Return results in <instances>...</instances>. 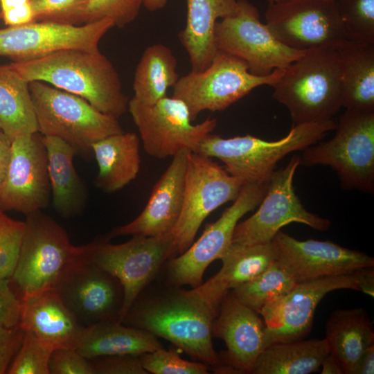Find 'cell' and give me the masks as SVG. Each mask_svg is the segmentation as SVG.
Returning a JSON list of instances; mask_svg holds the SVG:
<instances>
[{
	"instance_id": "1",
	"label": "cell",
	"mask_w": 374,
	"mask_h": 374,
	"mask_svg": "<svg viewBox=\"0 0 374 374\" xmlns=\"http://www.w3.org/2000/svg\"><path fill=\"white\" fill-rule=\"evenodd\" d=\"M150 288L136 297L121 323L169 341L214 370L220 361L211 328L218 311L193 288L186 290L166 283L163 287Z\"/></svg>"
},
{
	"instance_id": "2",
	"label": "cell",
	"mask_w": 374,
	"mask_h": 374,
	"mask_svg": "<svg viewBox=\"0 0 374 374\" xmlns=\"http://www.w3.org/2000/svg\"><path fill=\"white\" fill-rule=\"evenodd\" d=\"M11 66L27 82L41 81L78 96L118 118L128 109L118 73L99 50L66 49Z\"/></svg>"
},
{
	"instance_id": "3",
	"label": "cell",
	"mask_w": 374,
	"mask_h": 374,
	"mask_svg": "<svg viewBox=\"0 0 374 374\" xmlns=\"http://www.w3.org/2000/svg\"><path fill=\"white\" fill-rule=\"evenodd\" d=\"M273 98L288 109L292 126L332 119L342 107L341 65L336 47L305 50L285 69Z\"/></svg>"
},
{
	"instance_id": "4",
	"label": "cell",
	"mask_w": 374,
	"mask_h": 374,
	"mask_svg": "<svg viewBox=\"0 0 374 374\" xmlns=\"http://www.w3.org/2000/svg\"><path fill=\"white\" fill-rule=\"evenodd\" d=\"M335 127L332 119L299 124L292 126L285 136L273 141L249 134L224 139L210 134L196 152L222 161L226 170L244 185L269 179L285 156L314 145Z\"/></svg>"
},
{
	"instance_id": "5",
	"label": "cell",
	"mask_w": 374,
	"mask_h": 374,
	"mask_svg": "<svg viewBox=\"0 0 374 374\" xmlns=\"http://www.w3.org/2000/svg\"><path fill=\"white\" fill-rule=\"evenodd\" d=\"M29 89L38 132L66 141L78 152L91 151L96 142L124 132L118 118L78 96L41 81L30 82Z\"/></svg>"
},
{
	"instance_id": "6",
	"label": "cell",
	"mask_w": 374,
	"mask_h": 374,
	"mask_svg": "<svg viewBox=\"0 0 374 374\" xmlns=\"http://www.w3.org/2000/svg\"><path fill=\"white\" fill-rule=\"evenodd\" d=\"M26 216L19 260L9 279L20 301L53 290L79 252L64 229L50 216L42 211Z\"/></svg>"
},
{
	"instance_id": "7",
	"label": "cell",
	"mask_w": 374,
	"mask_h": 374,
	"mask_svg": "<svg viewBox=\"0 0 374 374\" xmlns=\"http://www.w3.org/2000/svg\"><path fill=\"white\" fill-rule=\"evenodd\" d=\"M343 289L373 296V268L297 283L287 293L265 305L258 314L265 326V348L273 344L300 340L308 335L319 303L329 292Z\"/></svg>"
},
{
	"instance_id": "8",
	"label": "cell",
	"mask_w": 374,
	"mask_h": 374,
	"mask_svg": "<svg viewBox=\"0 0 374 374\" xmlns=\"http://www.w3.org/2000/svg\"><path fill=\"white\" fill-rule=\"evenodd\" d=\"M330 140L310 145L301 157L305 166H330L342 188L374 191V112L346 109Z\"/></svg>"
},
{
	"instance_id": "9",
	"label": "cell",
	"mask_w": 374,
	"mask_h": 374,
	"mask_svg": "<svg viewBox=\"0 0 374 374\" xmlns=\"http://www.w3.org/2000/svg\"><path fill=\"white\" fill-rule=\"evenodd\" d=\"M171 231L156 236L133 235L122 244L95 240L79 246V254L116 278L123 286L121 322L140 293L155 280L175 257Z\"/></svg>"
},
{
	"instance_id": "10",
	"label": "cell",
	"mask_w": 374,
	"mask_h": 374,
	"mask_svg": "<svg viewBox=\"0 0 374 374\" xmlns=\"http://www.w3.org/2000/svg\"><path fill=\"white\" fill-rule=\"evenodd\" d=\"M284 71L276 69L265 76L255 75L242 60L218 51L206 69L179 77L172 96L186 104L193 121L203 111L224 110L256 87H273Z\"/></svg>"
},
{
	"instance_id": "11",
	"label": "cell",
	"mask_w": 374,
	"mask_h": 374,
	"mask_svg": "<svg viewBox=\"0 0 374 374\" xmlns=\"http://www.w3.org/2000/svg\"><path fill=\"white\" fill-rule=\"evenodd\" d=\"M269 179L243 185L237 198L215 222L206 225L201 236L181 254L165 263L166 284L195 288L202 283L208 266L220 259L232 242L239 220L254 210L264 197Z\"/></svg>"
},
{
	"instance_id": "12",
	"label": "cell",
	"mask_w": 374,
	"mask_h": 374,
	"mask_svg": "<svg viewBox=\"0 0 374 374\" xmlns=\"http://www.w3.org/2000/svg\"><path fill=\"white\" fill-rule=\"evenodd\" d=\"M215 41L218 51L242 60L249 71L258 76L285 69L305 51L276 39L260 21L257 8L247 0H238L236 12L216 22Z\"/></svg>"
},
{
	"instance_id": "13",
	"label": "cell",
	"mask_w": 374,
	"mask_h": 374,
	"mask_svg": "<svg viewBox=\"0 0 374 374\" xmlns=\"http://www.w3.org/2000/svg\"><path fill=\"white\" fill-rule=\"evenodd\" d=\"M243 185L212 158L190 152L182 208L171 231L175 257L191 245L202 222L213 211L237 198Z\"/></svg>"
},
{
	"instance_id": "14",
	"label": "cell",
	"mask_w": 374,
	"mask_h": 374,
	"mask_svg": "<svg viewBox=\"0 0 374 374\" xmlns=\"http://www.w3.org/2000/svg\"><path fill=\"white\" fill-rule=\"evenodd\" d=\"M140 134L145 152L157 159L173 157L181 149L196 152L203 139L217 126L215 118L191 123L188 108L180 99L168 96L153 105L132 98L127 109Z\"/></svg>"
},
{
	"instance_id": "15",
	"label": "cell",
	"mask_w": 374,
	"mask_h": 374,
	"mask_svg": "<svg viewBox=\"0 0 374 374\" xmlns=\"http://www.w3.org/2000/svg\"><path fill=\"white\" fill-rule=\"evenodd\" d=\"M301 164L300 156L294 155L285 167L271 174L259 208L237 224L231 243L251 245L270 242L282 227L292 222L321 231L330 227L329 220L309 212L295 193L293 180Z\"/></svg>"
},
{
	"instance_id": "16",
	"label": "cell",
	"mask_w": 374,
	"mask_h": 374,
	"mask_svg": "<svg viewBox=\"0 0 374 374\" xmlns=\"http://www.w3.org/2000/svg\"><path fill=\"white\" fill-rule=\"evenodd\" d=\"M53 290L84 328L105 322H121L124 301L122 285L116 278L82 258L79 252Z\"/></svg>"
},
{
	"instance_id": "17",
	"label": "cell",
	"mask_w": 374,
	"mask_h": 374,
	"mask_svg": "<svg viewBox=\"0 0 374 374\" xmlns=\"http://www.w3.org/2000/svg\"><path fill=\"white\" fill-rule=\"evenodd\" d=\"M265 17L275 37L296 50L337 47L346 40L336 0L269 3Z\"/></svg>"
},
{
	"instance_id": "18",
	"label": "cell",
	"mask_w": 374,
	"mask_h": 374,
	"mask_svg": "<svg viewBox=\"0 0 374 374\" xmlns=\"http://www.w3.org/2000/svg\"><path fill=\"white\" fill-rule=\"evenodd\" d=\"M111 19L75 26L33 21L0 28V56L26 62L66 49L98 51L102 37L112 27Z\"/></svg>"
},
{
	"instance_id": "19",
	"label": "cell",
	"mask_w": 374,
	"mask_h": 374,
	"mask_svg": "<svg viewBox=\"0 0 374 374\" xmlns=\"http://www.w3.org/2000/svg\"><path fill=\"white\" fill-rule=\"evenodd\" d=\"M50 197L48 159L42 135L37 132L13 139L0 195V210L26 215L48 206Z\"/></svg>"
},
{
	"instance_id": "20",
	"label": "cell",
	"mask_w": 374,
	"mask_h": 374,
	"mask_svg": "<svg viewBox=\"0 0 374 374\" xmlns=\"http://www.w3.org/2000/svg\"><path fill=\"white\" fill-rule=\"evenodd\" d=\"M277 260L296 283L373 268L374 258L329 241L299 240L279 231L272 240Z\"/></svg>"
},
{
	"instance_id": "21",
	"label": "cell",
	"mask_w": 374,
	"mask_h": 374,
	"mask_svg": "<svg viewBox=\"0 0 374 374\" xmlns=\"http://www.w3.org/2000/svg\"><path fill=\"white\" fill-rule=\"evenodd\" d=\"M265 327L259 314L230 292L223 298L211 328L212 336L222 339L227 348L219 355L220 373H251L265 348Z\"/></svg>"
},
{
	"instance_id": "22",
	"label": "cell",
	"mask_w": 374,
	"mask_h": 374,
	"mask_svg": "<svg viewBox=\"0 0 374 374\" xmlns=\"http://www.w3.org/2000/svg\"><path fill=\"white\" fill-rule=\"evenodd\" d=\"M190 152L181 149L172 157L142 212L132 222L113 229L106 240L119 235L156 236L172 231L182 208Z\"/></svg>"
},
{
	"instance_id": "23",
	"label": "cell",
	"mask_w": 374,
	"mask_h": 374,
	"mask_svg": "<svg viewBox=\"0 0 374 374\" xmlns=\"http://www.w3.org/2000/svg\"><path fill=\"white\" fill-rule=\"evenodd\" d=\"M220 260V270L193 288L202 299L218 312L223 298L231 290L256 277L276 260V251L272 241L251 245L231 243Z\"/></svg>"
},
{
	"instance_id": "24",
	"label": "cell",
	"mask_w": 374,
	"mask_h": 374,
	"mask_svg": "<svg viewBox=\"0 0 374 374\" xmlns=\"http://www.w3.org/2000/svg\"><path fill=\"white\" fill-rule=\"evenodd\" d=\"M19 326L54 349H77L85 330L53 290L21 301Z\"/></svg>"
},
{
	"instance_id": "25",
	"label": "cell",
	"mask_w": 374,
	"mask_h": 374,
	"mask_svg": "<svg viewBox=\"0 0 374 374\" xmlns=\"http://www.w3.org/2000/svg\"><path fill=\"white\" fill-rule=\"evenodd\" d=\"M238 0H188L185 28L179 39L186 51L191 71L206 69L218 52L215 27L221 19L234 15Z\"/></svg>"
},
{
	"instance_id": "26",
	"label": "cell",
	"mask_w": 374,
	"mask_h": 374,
	"mask_svg": "<svg viewBox=\"0 0 374 374\" xmlns=\"http://www.w3.org/2000/svg\"><path fill=\"white\" fill-rule=\"evenodd\" d=\"M46 150L48 178L55 210L63 217L80 214L84 209L87 190L73 165L77 150L66 141L42 136Z\"/></svg>"
},
{
	"instance_id": "27",
	"label": "cell",
	"mask_w": 374,
	"mask_h": 374,
	"mask_svg": "<svg viewBox=\"0 0 374 374\" xmlns=\"http://www.w3.org/2000/svg\"><path fill=\"white\" fill-rule=\"evenodd\" d=\"M98 166L95 183L106 193L121 190L134 180L140 169V139L134 132L105 137L91 146Z\"/></svg>"
},
{
	"instance_id": "28",
	"label": "cell",
	"mask_w": 374,
	"mask_h": 374,
	"mask_svg": "<svg viewBox=\"0 0 374 374\" xmlns=\"http://www.w3.org/2000/svg\"><path fill=\"white\" fill-rule=\"evenodd\" d=\"M336 48L341 65L342 107L374 112V44L345 40Z\"/></svg>"
},
{
	"instance_id": "29",
	"label": "cell",
	"mask_w": 374,
	"mask_h": 374,
	"mask_svg": "<svg viewBox=\"0 0 374 374\" xmlns=\"http://www.w3.org/2000/svg\"><path fill=\"white\" fill-rule=\"evenodd\" d=\"M161 348L154 335L115 321L85 328L77 350L91 359L107 355H139Z\"/></svg>"
},
{
	"instance_id": "30",
	"label": "cell",
	"mask_w": 374,
	"mask_h": 374,
	"mask_svg": "<svg viewBox=\"0 0 374 374\" xmlns=\"http://www.w3.org/2000/svg\"><path fill=\"white\" fill-rule=\"evenodd\" d=\"M329 353L350 374L363 353L374 344L373 323L362 308L337 310L327 321L325 337Z\"/></svg>"
},
{
	"instance_id": "31",
	"label": "cell",
	"mask_w": 374,
	"mask_h": 374,
	"mask_svg": "<svg viewBox=\"0 0 374 374\" xmlns=\"http://www.w3.org/2000/svg\"><path fill=\"white\" fill-rule=\"evenodd\" d=\"M329 354L326 339L296 340L267 346L258 357L252 374H309L319 371Z\"/></svg>"
},
{
	"instance_id": "32",
	"label": "cell",
	"mask_w": 374,
	"mask_h": 374,
	"mask_svg": "<svg viewBox=\"0 0 374 374\" xmlns=\"http://www.w3.org/2000/svg\"><path fill=\"white\" fill-rule=\"evenodd\" d=\"M0 130L10 141L38 132L29 82L10 64H0Z\"/></svg>"
},
{
	"instance_id": "33",
	"label": "cell",
	"mask_w": 374,
	"mask_h": 374,
	"mask_svg": "<svg viewBox=\"0 0 374 374\" xmlns=\"http://www.w3.org/2000/svg\"><path fill=\"white\" fill-rule=\"evenodd\" d=\"M177 61L172 50L162 44L148 46L136 66L133 82L134 98L153 105L167 96L179 78Z\"/></svg>"
},
{
	"instance_id": "34",
	"label": "cell",
	"mask_w": 374,
	"mask_h": 374,
	"mask_svg": "<svg viewBox=\"0 0 374 374\" xmlns=\"http://www.w3.org/2000/svg\"><path fill=\"white\" fill-rule=\"evenodd\" d=\"M296 283L287 270L275 260L256 277L230 292L258 313L265 305L287 293Z\"/></svg>"
},
{
	"instance_id": "35",
	"label": "cell",
	"mask_w": 374,
	"mask_h": 374,
	"mask_svg": "<svg viewBox=\"0 0 374 374\" xmlns=\"http://www.w3.org/2000/svg\"><path fill=\"white\" fill-rule=\"evenodd\" d=\"M346 40L374 44V0H336Z\"/></svg>"
},
{
	"instance_id": "36",
	"label": "cell",
	"mask_w": 374,
	"mask_h": 374,
	"mask_svg": "<svg viewBox=\"0 0 374 374\" xmlns=\"http://www.w3.org/2000/svg\"><path fill=\"white\" fill-rule=\"evenodd\" d=\"M142 5L143 0H84L74 25L109 19L114 26L123 28L136 18Z\"/></svg>"
},
{
	"instance_id": "37",
	"label": "cell",
	"mask_w": 374,
	"mask_h": 374,
	"mask_svg": "<svg viewBox=\"0 0 374 374\" xmlns=\"http://www.w3.org/2000/svg\"><path fill=\"white\" fill-rule=\"evenodd\" d=\"M54 348L30 331L24 338L8 374H49V361Z\"/></svg>"
},
{
	"instance_id": "38",
	"label": "cell",
	"mask_w": 374,
	"mask_h": 374,
	"mask_svg": "<svg viewBox=\"0 0 374 374\" xmlns=\"http://www.w3.org/2000/svg\"><path fill=\"white\" fill-rule=\"evenodd\" d=\"M24 222L0 215V279H10L19 258Z\"/></svg>"
},
{
	"instance_id": "39",
	"label": "cell",
	"mask_w": 374,
	"mask_h": 374,
	"mask_svg": "<svg viewBox=\"0 0 374 374\" xmlns=\"http://www.w3.org/2000/svg\"><path fill=\"white\" fill-rule=\"evenodd\" d=\"M143 368L154 374H207L210 368L200 362L187 361L163 348L139 355Z\"/></svg>"
},
{
	"instance_id": "40",
	"label": "cell",
	"mask_w": 374,
	"mask_h": 374,
	"mask_svg": "<svg viewBox=\"0 0 374 374\" xmlns=\"http://www.w3.org/2000/svg\"><path fill=\"white\" fill-rule=\"evenodd\" d=\"M84 0H30L35 21L74 25Z\"/></svg>"
},
{
	"instance_id": "41",
	"label": "cell",
	"mask_w": 374,
	"mask_h": 374,
	"mask_svg": "<svg viewBox=\"0 0 374 374\" xmlns=\"http://www.w3.org/2000/svg\"><path fill=\"white\" fill-rule=\"evenodd\" d=\"M49 374H96L90 359L77 349H55L49 361Z\"/></svg>"
},
{
	"instance_id": "42",
	"label": "cell",
	"mask_w": 374,
	"mask_h": 374,
	"mask_svg": "<svg viewBox=\"0 0 374 374\" xmlns=\"http://www.w3.org/2000/svg\"><path fill=\"white\" fill-rule=\"evenodd\" d=\"M96 374H148L143 368L139 355H115L90 359Z\"/></svg>"
},
{
	"instance_id": "43",
	"label": "cell",
	"mask_w": 374,
	"mask_h": 374,
	"mask_svg": "<svg viewBox=\"0 0 374 374\" xmlns=\"http://www.w3.org/2000/svg\"><path fill=\"white\" fill-rule=\"evenodd\" d=\"M21 301L13 290L9 279H0V326H19Z\"/></svg>"
},
{
	"instance_id": "44",
	"label": "cell",
	"mask_w": 374,
	"mask_h": 374,
	"mask_svg": "<svg viewBox=\"0 0 374 374\" xmlns=\"http://www.w3.org/2000/svg\"><path fill=\"white\" fill-rule=\"evenodd\" d=\"M24 330L19 326H0V374L8 371L21 345Z\"/></svg>"
},
{
	"instance_id": "45",
	"label": "cell",
	"mask_w": 374,
	"mask_h": 374,
	"mask_svg": "<svg viewBox=\"0 0 374 374\" xmlns=\"http://www.w3.org/2000/svg\"><path fill=\"white\" fill-rule=\"evenodd\" d=\"M0 17L7 26L35 21L30 0H0Z\"/></svg>"
},
{
	"instance_id": "46",
	"label": "cell",
	"mask_w": 374,
	"mask_h": 374,
	"mask_svg": "<svg viewBox=\"0 0 374 374\" xmlns=\"http://www.w3.org/2000/svg\"><path fill=\"white\" fill-rule=\"evenodd\" d=\"M11 141L0 130V195L4 185L10 154Z\"/></svg>"
},
{
	"instance_id": "47",
	"label": "cell",
	"mask_w": 374,
	"mask_h": 374,
	"mask_svg": "<svg viewBox=\"0 0 374 374\" xmlns=\"http://www.w3.org/2000/svg\"><path fill=\"white\" fill-rule=\"evenodd\" d=\"M374 373V344L368 347L357 361L350 374Z\"/></svg>"
},
{
	"instance_id": "48",
	"label": "cell",
	"mask_w": 374,
	"mask_h": 374,
	"mask_svg": "<svg viewBox=\"0 0 374 374\" xmlns=\"http://www.w3.org/2000/svg\"><path fill=\"white\" fill-rule=\"evenodd\" d=\"M321 367L322 374H343V367L337 358L328 354L323 360Z\"/></svg>"
},
{
	"instance_id": "49",
	"label": "cell",
	"mask_w": 374,
	"mask_h": 374,
	"mask_svg": "<svg viewBox=\"0 0 374 374\" xmlns=\"http://www.w3.org/2000/svg\"><path fill=\"white\" fill-rule=\"evenodd\" d=\"M168 0H143V6L150 11L162 9Z\"/></svg>"
},
{
	"instance_id": "50",
	"label": "cell",
	"mask_w": 374,
	"mask_h": 374,
	"mask_svg": "<svg viewBox=\"0 0 374 374\" xmlns=\"http://www.w3.org/2000/svg\"><path fill=\"white\" fill-rule=\"evenodd\" d=\"M284 1H286V0H267L269 3H278V2H282Z\"/></svg>"
},
{
	"instance_id": "51",
	"label": "cell",
	"mask_w": 374,
	"mask_h": 374,
	"mask_svg": "<svg viewBox=\"0 0 374 374\" xmlns=\"http://www.w3.org/2000/svg\"><path fill=\"white\" fill-rule=\"evenodd\" d=\"M3 211L0 210V215L2 214Z\"/></svg>"
}]
</instances>
